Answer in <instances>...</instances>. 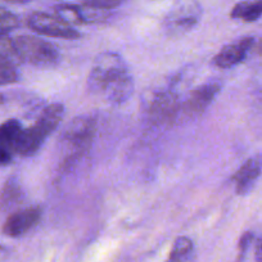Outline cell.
Here are the masks:
<instances>
[{
	"instance_id": "6da1fadb",
	"label": "cell",
	"mask_w": 262,
	"mask_h": 262,
	"mask_svg": "<svg viewBox=\"0 0 262 262\" xmlns=\"http://www.w3.org/2000/svg\"><path fill=\"white\" fill-rule=\"evenodd\" d=\"M89 89L103 95L111 103H122L134 92V80L122 57L116 53H102L89 74Z\"/></svg>"
},
{
	"instance_id": "7a4b0ae2",
	"label": "cell",
	"mask_w": 262,
	"mask_h": 262,
	"mask_svg": "<svg viewBox=\"0 0 262 262\" xmlns=\"http://www.w3.org/2000/svg\"><path fill=\"white\" fill-rule=\"evenodd\" d=\"M64 115V107L60 103H53L45 107L34 125L24 128L19 143L18 156L30 157L41 148L47 138L58 127Z\"/></svg>"
},
{
	"instance_id": "3957f363",
	"label": "cell",
	"mask_w": 262,
	"mask_h": 262,
	"mask_svg": "<svg viewBox=\"0 0 262 262\" xmlns=\"http://www.w3.org/2000/svg\"><path fill=\"white\" fill-rule=\"evenodd\" d=\"M11 52L21 62L35 67H54L59 62L57 48L49 41L32 35H19L9 40Z\"/></svg>"
},
{
	"instance_id": "277c9868",
	"label": "cell",
	"mask_w": 262,
	"mask_h": 262,
	"mask_svg": "<svg viewBox=\"0 0 262 262\" xmlns=\"http://www.w3.org/2000/svg\"><path fill=\"white\" fill-rule=\"evenodd\" d=\"M97 122L90 116H80L71 121L64 134H63V143L66 155V163L71 165L74 161L81 158L92 147L94 140Z\"/></svg>"
},
{
	"instance_id": "5b68a950",
	"label": "cell",
	"mask_w": 262,
	"mask_h": 262,
	"mask_svg": "<svg viewBox=\"0 0 262 262\" xmlns=\"http://www.w3.org/2000/svg\"><path fill=\"white\" fill-rule=\"evenodd\" d=\"M180 110L179 97L173 90H156L144 99V112L149 121L157 125H168L175 121Z\"/></svg>"
},
{
	"instance_id": "8992f818",
	"label": "cell",
	"mask_w": 262,
	"mask_h": 262,
	"mask_svg": "<svg viewBox=\"0 0 262 262\" xmlns=\"http://www.w3.org/2000/svg\"><path fill=\"white\" fill-rule=\"evenodd\" d=\"M202 17V8L194 0H185L168 12L163 27L171 36H180L193 30Z\"/></svg>"
},
{
	"instance_id": "52a82bcc",
	"label": "cell",
	"mask_w": 262,
	"mask_h": 262,
	"mask_svg": "<svg viewBox=\"0 0 262 262\" xmlns=\"http://www.w3.org/2000/svg\"><path fill=\"white\" fill-rule=\"evenodd\" d=\"M30 29L36 34L48 37H58V39H79L80 32L66 21H63L57 14L44 13V12H34L27 19Z\"/></svg>"
},
{
	"instance_id": "ba28073f",
	"label": "cell",
	"mask_w": 262,
	"mask_h": 262,
	"mask_svg": "<svg viewBox=\"0 0 262 262\" xmlns=\"http://www.w3.org/2000/svg\"><path fill=\"white\" fill-rule=\"evenodd\" d=\"M42 208L40 206L22 208L8 216L3 225V233L11 238H19L31 231L41 221Z\"/></svg>"
},
{
	"instance_id": "9c48e42d",
	"label": "cell",
	"mask_w": 262,
	"mask_h": 262,
	"mask_svg": "<svg viewBox=\"0 0 262 262\" xmlns=\"http://www.w3.org/2000/svg\"><path fill=\"white\" fill-rule=\"evenodd\" d=\"M22 131L24 127L17 120L0 123V166L9 165L18 156Z\"/></svg>"
},
{
	"instance_id": "30bf717a",
	"label": "cell",
	"mask_w": 262,
	"mask_h": 262,
	"mask_svg": "<svg viewBox=\"0 0 262 262\" xmlns=\"http://www.w3.org/2000/svg\"><path fill=\"white\" fill-rule=\"evenodd\" d=\"M54 12L58 17L72 25H90L104 21L108 17V11L95 9L88 6L76 4H59L54 7Z\"/></svg>"
},
{
	"instance_id": "8fae6325",
	"label": "cell",
	"mask_w": 262,
	"mask_h": 262,
	"mask_svg": "<svg viewBox=\"0 0 262 262\" xmlns=\"http://www.w3.org/2000/svg\"><path fill=\"white\" fill-rule=\"evenodd\" d=\"M252 45H253V37H242L236 41L225 45L213 57V64L223 70L231 69V67L239 64L246 59Z\"/></svg>"
},
{
	"instance_id": "7c38bea8",
	"label": "cell",
	"mask_w": 262,
	"mask_h": 262,
	"mask_svg": "<svg viewBox=\"0 0 262 262\" xmlns=\"http://www.w3.org/2000/svg\"><path fill=\"white\" fill-rule=\"evenodd\" d=\"M221 90V84L219 81H210L206 84L196 86L190 95L188 97L186 102L184 103L183 108L189 115H201L205 112L211 103L215 100L217 94Z\"/></svg>"
},
{
	"instance_id": "4fadbf2b",
	"label": "cell",
	"mask_w": 262,
	"mask_h": 262,
	"mask_svg": "<svg viewBox=\"0 0 262 262\" xmlns=\"http://www.w3.org/2000/svg\"><path fill=\"white\" fill-rule=\"evenodd\" d=\"M262 172V160L261 157L249 158L247 162L241 166L238 171L234 173L233 181L235 184L236 193L244 195L253 188L254 183L259 178Z\"/></svg>"
},
{
	"instance_id": "5bb4252c",
	"label": "cell",
	"mask_w": 262,
	"mask_h": 262,
	"mask_svg": "<svg viewBox=\"0 0 262 262\" xmlns=\"http://www.w3.org/2000/svg\"><path fill=\"white\" fill-rule=\"evenodd\" d=\"M233 19L254 22L262 17V0H243L233 7L230 12Z\"/></svg>"
},
{
	"instance_id": "9a60e30c",
	"label": "cell",
	"mask_w": 262,
	"mask_h": 262,
	"mask_svg": "<svg viewBox=\"0 0 262 262\" xmlns=\"http://www.w3.org/2000/svg\"><path fill=\"white\" fill-rule=\"evenodd\" d=\"M195 247L188 236H179L175 239L166 262H194Z\"/></svg>"
},
{
	"instance_id": "2e32d148",
	"label": "cell",
	"mask_w": 262,
	"mask_h": 262,
	"mask_svg": "<svg viewBox=\"0 0 262 262\" xmlns=\"http://www.w3.org/2000/svg\"><path fill=\"white\" fill-rule=\"evenodd\" d=\"M24 201V190L16 179H9L0 191V210L7 211L16 207Z\"/></svg>"
},
{
	"instance_id": "e0dca14e",
	"label": "cell",
	"mask_w": 262,
	"mask_h": 262,
	"mask_svg": "<svg viewBox=\"0 0 262 262\" xmlns=\"http://www.w3.org/2000/svg\"><path fill=\"white\" fill-rule=\"evenodd\" d=\"M18 71L14 63L7 55L0 53V86L18 81Z\"/></svg>"
},
{
	"instance_id": "ac0fdd59",
	"label": "cell",
	"mask_w": 262,
	"mask_h": 262,
	"mask_svg": "<svg viewBox=\"0 0 262 262\" xmlns=\"http://www.w3.org/2000/svg\"><path fill=\"white\" fill-rule=\"evenodd\" d=\"M82 2H84V6L102 9V11H110V9L120 6L123 0H82Z\"/></svg>"
},
{
	"instance_id": "d6986e66",
	"label": "cell",
	"mask_w": 262,
	"mask_h": 262,
	"mask_svg": "<svg viewBox=\"0 0 262 262\" xmlns=\"http://www.w3.org/2000/svg\"><path fill=\"white\" fill-rule=\"evenodd\" d=\"M251 239H252V233H244L243 236L241 238V241H239V246H238L239 253H238V257H236V262H242L244 254H246L247 248H248L249 243H251Z\"/></svg>"
},
{
	"instance_id": "ffe728a7",
	"label": "cell",
	"mask_w": 262,
	"mask_h": 262,
	"mask_svg": "<svg viewBox=\"0 0 262 262\" xmlns=\"http://www.w3.org/2000/svg\"><path fill=\"white\" fill-rule=\"evenodd\" d=\"M256 261L262 262V235L259 236L256 243Z\"/></svg>"
},
{
	"instance_id": "44dd1931",
	"label": "cell",
	"mask_w": 262,
	"mask_h": 262,
	"mask_svg": "<svg viewBox=\"0 0 262 262\" xmlns=\"http://www.w3.org/2000/svg\"><path fill=\"white\" fill-rule=\"evenodd\" d=\"M6 257H7V249L4 248V247L0 246V262H4Z\"/></svg>"
},
{
	"instance_id": "7402d4cb",
	"label": "cell",
	"mask_w": 262,
	"mask_h": 262,
	"mask_svg": "<svg viewBox=\"0 0 262 262\" xmlns=\"http://www.w3.org/2000/svg\"><path fill=\"white\" fill-rule=\"evenodd\" d=\"M9 3H14V4H25V3H29L31 0H7Z\"/></svg>"
}]
</instances>
